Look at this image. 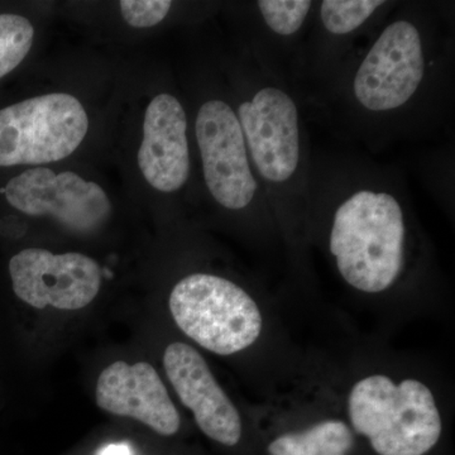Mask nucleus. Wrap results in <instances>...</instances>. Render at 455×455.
I'll use <instances>...</instances> for the list:
<instances>
[{"label": "nucleus", "mask_w": 455, "mask_h": 455, "mask_svg": "<svg viewBox=\"0 0 455 455\" xmlns=\"http://www.w3.org/2000/svg\"><path fill=\"white\" fill-rule=\"evenodd\" d=\"M169 305L176 325L215 355L242 352L262 331V315L256 301L223 277L194 274L182 278L173 287Z\"/></svg>", "instance_id": "7ed1b4c3"}, {"label": "nucleus", "mask_w": 455, "mask_h": 455, "mask_svg": "<svg viewBox=\"0 0 455 455\" xmlns=\"http://www.w3.org/2000/svg\"><path fill=\"white\" fill-rule=\"evenodd\" d=\"M35 28L27 18L0 14V79L13 71L28 55Z\"/></svg>", "instance_id": "4468645a"}, {"label": "nucleus", "mask_w": 455, "mask_h": 455, "mask_svg": "<svg viewBox=\"0 0 455 455\" xmlns=\"http://www.w3.org/2000/svg\"><path fill=\"white\" fill-rule=\"evenodd\" d=\"M164 367L182 405L193 411L200 430L227 447L238 444L241 416L203 355L188 344L176 341L164 350Z\"/></svg>", "instance_id": "9d476101"}, {"label": "nucleus", "mask_w": 455, "mask_h": 455, "mask_svg": "<svg viewBox=\"0 0 455 455\" xmlns=\"http://www.w3.org/2000/svg\"><path fill=\"white\" fill-rule=\"evenodd\" d=\"M172 3L169 0H123L121 11L128 25L136 28H147L163 22Z\"/></svg>", "instance_id": "f3484780"}, {"label": "nucleus", "mask_w": 455, "mask_h": 455, "mask_svg": "<svg viewBox=\"0 0 455 455\" xmlns=\"http://www.w3.org/2000/svg\"><path fill=\"white\" fill-rule=\"evenodd\" d=\"M187 114L180 101L160 94L147 107L139 164L152 188L173 193L184 187L190 171Z\"/></svg>", "instance_id": "f8f14e48"}, {"label": "nucleus", "mask_w": 455, "mask_h": 455, "mask_svg": "<svg viewBox=\"0 0 455 455\" xmlns=\"http://www.w3.org/2000/svg\"><path fill=\"white\" fill-rule=\"evenodd\" d=\"M2 193L17 211L31 217L53 218L79 235L94 233L112 214L106 191L70 171L29 169L12 179Z\"/></svg>", "instance_id": "39448f33"}, {"label": "nucleus", "mask_w": 455, "mask_h": 455, "mask_svg": "<svg viewBox=\"0 0 455 455\" xmlns=\"http://www.w3.org/2000/svg\"><path fill=\"white\" fill-rule=\"evenodd\" d=\"M403 211L388 194L361 190L335 212L331 252L341 276L359 291L392 286L403 266Z\"/></svg>", "instance_id": "f257e3e1"}, {"label": "nucleus", "mask_w": 455, "mask_h": 455, "mask_svg": "<svg viewBox=\"0 0 455 455\" xmlns=\"http://www.w3.org/2000/svg\"><path fill=\"white\" fill-rule=\"evenodd\" d=\"M350 423L379 455H425L438 444L442 418L429 387L418 379L396 385L373 374L353 386Z\"/></svg>", "instance_id": "f03ea898"}, {"label": "nucleus", "mask_w": 455, "mask_h": 455, "mask_svg": "<svg viewBox=\"0 0 455 455\" xmlns=\"http://www.w3.org/2000/svg\"><path fill=\"white\" fill-rule=\"evenodd\" d=\"M89 118L73 95H41L0 110V167L44 164L76 151Z\"/></svg>", "instance_id": "20e7f679"}, {"label": "nucleus", "mask_w": 455, "mask_h": 455, "mask_svg": "<svg viewBox=\"0 0 455 455\" xmlns=\"http://www.w3.org/2000/svg\"><path fill=\"white\" fill-rule=\"evenodd\" d=\"M382 4L379 0H325L322 3L323 23L334 35H347L363 25Z\"/></svg>", "instance_id": "2eb2a0df"}, {"label": "nucleus", "mask_w": 455, "mask_h": 455, "mask_svg": "<svg viewBox=\"0 0 455 455\" xmlns=\"http://www.w3.org/2000/svg\"><path fill=\"white\" fill-rule=\"evenodd\" d=\"M104 411L136 419L164 436L175 435L180 415L157 371L147 362L116 361L104 368L95 390Z\"/></svg>", "instance_id": "9b49d317"}, {"label": "nucleus", "mask_w": 455, "mask_h": 455, "mask_svg": "<svg viewBox=\"0 0 455 455\" xmlns=\"http://www.w3.org/2000/svg\"><path fill=\"white\" fill-rule=\"evenodd\" d=\"M13 290L20 300L36 309L51 307L79 310L97 298L101 284L100 267L80 253L53 254L28 248L9 262Z\"/></svg>", "instance_id": "423d86ee"}, {"label": "nucleus", "mask_w": 455, "mask_h": 455, "mask_svg": "<svg viewBox=\"0 0 455 455\" xmlns=\"http://www.w3.org/2000/svg\"><path fill=\"white\" fill-rule=\"evenodd\" d=\"M238 121L260 175L272 182L291 178L299 164V116L292 99L276 88L259 90L239 107Z\"/></svg>", "instance_id": "1a4fd4ad"}, {"label": "nucleus", "mask_w": 455, "mask_h": 455, "mask_svg": "<svg viewBox=\"0 0 455 455\" xmlns=\"http://www.w3.org/2000/svg\"><path fill=\"white\" fill-rule=\"evenodd\" d=\"M259 8L272 31L281 36L293 35L300 29L309 13L307 0H260Z\"/></svg>", "instance_id": "dca6fc26"}, {"label": "nucleus", "mask_w": 455, "mask_h": 455, "mask_svg": "<svg viewBox=\"0 0 455 455\" xmlns=\"http://www.w3.org/2000/svg\"><path fill=\"white\" fill-rule=\"evenodd\" d=\"M352 430L340 420H325L299 433L283 434L268 445L269 455H348Z\"/></svg>", "instance_id": "ddd939ff"}, {"label": "nucleus", "mask_w": 455, "mask_h": 455, "mask_svg": "<svg viewBox=\"0 0 455 455\" xmlns=\"http://www.w3.org/2000/svg\"><path fill=\"white\" fill-rule=\"evenodd\" d=\"M420 33L411 23L388 26L359 66L355 92L374 112L396 109L415 94L424 76Z\"/></svg>", "instance_id": "6e6552de"}, {"label": "nucleus", "mask_w": 455, "mask_h": 455, "mask_svg": "<svg viewBox=\"0 0 455 455\" xmlns=\"http://www.w3.org/2000/svg\"><path fill=\"white\" fill-rule=\"evenodd\" d=\"M100 455H132L131 449L125 444H110L103 449Z\"/></svg>", "instance_id": "a211bd4d"}, {"label": "nucleus", "mask_w": 455, "mask_h": 455, "mask_svg": "<svg viewBox=\"0 0 455 455\" xmlns=\"http://www.w3.org/2000/svg\"><path fill=\"white\" fill-rule=\"evenodd\" d=\"M196 139L204 178L212 197L224 208L239 211L252 202L257 182L248 164L238 116L220 100L204 104L197 113Z\"/></svg>", "instance_id": "0eeeda50"}]
</instances>
